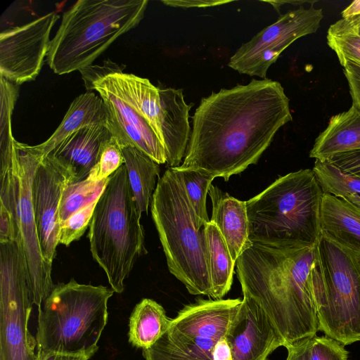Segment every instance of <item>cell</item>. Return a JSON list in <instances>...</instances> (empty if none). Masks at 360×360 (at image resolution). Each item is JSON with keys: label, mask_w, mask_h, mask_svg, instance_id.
Here are the masks:
<instances>
[{"label": "cell", "mask_w": 360, "mask_h": 360, "mask_svg": "<svg viewBox=\"0 0 360 360\" xmlns=\"http://www.w3.org/2000/svg\"><path fill=\"white\" fill-rule=\"evenodd\" d=\"M290 101L280 82L252 79L202 98L182 169L225 181L256 164L281 127L292 121Z\"/></svg>", "instance_id": "obj_1"}, {"label": "cell", "mask_w": 360, "mask_h": 360, "mask_svg": "<svg viewBox=\"0 0 360 360\" xmlns=\"http://www.w3.org/2000/svg\"><path fill=\"white\" fill-rule=\"evenodd\" d=\"M236 264L243 295L263 309L285 348L316 336L315 297L325 285L319 242L293 247L251 243Z\"/></svg>", "instance_id": "obj_2"}, {"label": "cell", "mask_w": 360, "mask_h": 360, "mask_svg": "<svg viewBox=\"0 0 360 360\" xmlns=\"http://www.w3.org/2000/svg\"><path fill=\"white\" fill-rule=\"evenodd\" d=\"M323 195L312 169L281 176L246 201L250 242L276 247L317 243Z\"/></svg>", "instance_id": "obj_3"}, {"label": "cell", "mask_w": 360, "mask_h": 360, "mask_svg": "<svg viewBox=\"0 0 360 360\" xmlns=\"http://www.w3.org/2000/svg\"><path fill=\"white\" fill-rule=\"evenodd\" d=\"M147 0H79L65 11L46 56L64 75L92 65L120 36L143 19Z\"/></svg>", "instance_id": "obj_4"}, {"label": "cell", "mask_w": 360, "mask_h": 360, "mask_svg": "<svg viewBox=\"0 0 360 360\" xmlns=\"http://www.w3.org/2000/svg\"><path fill=\"white\" fill-rule=\"evenodd\" d=\"M150 210L170 273L190 294L210 297L205 227L198 226L184 188L172 168L158 179Z\"/></svg>", "instance_id": "obj_5"}, {"label": "cell", "mask_w": 360, "mask_h": 360, "mask_svg": "<svg viewBox=\"0 0 360 360\" xmlns=\"http://www.w3.org/2000/svg\"><path fill=\"white\" fill-rule=\"evenodd\" d=\"M141 216L124 164L109 176L97 200L88 236L94 259L117 293L124 291L136 261L146 253Z\"/></svg>", "instance_id": "obj_6"}, {"label": "cell", "mask_w": 360, "mask_h": 360, "mask_svg": "<svg viewBox=\"0 0 360 360\" xmlns=\"http://www.w3.org/2000/svg\"><path fill=\"white\" fill-rule=\"evenodd\" d=\"M114 292L74 278L55 285L43 308L38 307L37 350L93 356L108 322V302Z\"/></svg>", "instance_id": "obj_7"}, {"label": "cell", "mask_w": 360, "mask_h": 360, "mask_svg": "<svg viewBox=\"0 0 360 360\" xmlns=\"http://www.w3.org/2000/svg\"><path fill=\"white\" fill-rule=\"evenodd\" d=\"M325 287L315 300L319 330L343 345L360 341V253L321 235Z\"/></svg>", "instance_id": "obj_8"}, {"label": "cell", "mask_w": 360, "mask_h": 360, "mask_svg": "<svg viewBox=\"0 0 360 360\" xmlns=\"http://www.w3.org/2000/svg\"><path fill=\"white\" fill-rule=\"evenodd\" d=\"M17 161L9 183L0 186V207L14 217L27 265L32 300L38 307L49 295L55 285L51 266L41 254L32 200V181L43 158L34 146L15 142Z\"/></svg>", "instance_id": "obj_9"}, {"label": "cell", "mask_w": 360, "mask_h": 360, "mask_svg": "<svg viewBox=\"0 0 360 360\" xmlns=\"http://www.w3.org/2000/svg\"><path fill=\"white\" fill-rule=\"evenodd\" d=\"M33 304L19 237L0 243V360H39L28 328Z\"/></svg>", "instance_id": "obj_10"}, {"label": "cell", "mask_w": 360, "mask_h": 360, "mask_svg": "<svg viewBox=\"0 0 360 360\" xmlns=\"http://www.w3.org/2000/svg\"><path fill=\"white\" fill-rule=\"evenodd\" d=\"M323 18L322 9L312 4L281 15L243 44L230 58L228 66L240 74L266 79L269 68L281 53L299 38L315 33Z\"/></svg>", "instance_id": "obj_11"}, {"label": "cell", "mask_w": 360, "mask_h": 360, "mask_svg": "<svg viewBox=\"0 0 360 360\" xmlns=\"http://www.w3.org/2000/svg\"><path fill=\"white\" fill-rule=\"evenodd\" d=\"M183 90L148 84L138 101V109L165 147L167 165L176 167L184 158L191 129Z\"/></svg>", "instance_id": "obj_12"}, {"label": "cell", "mask_w": 360, "mask_h": 360, "mask_svg": "<svg viewBox=\"0 0 360 360\" xmlns=\"http://www.w3.org/2000/svg\"><path fill=\"white\" fill-rule=\"evenodd\" d=\"M59 18L50 12L0 33V77L19 85L38 76L49 51L50 33Z\"/></svg>", "instance_id": "obj_13"}, {"label": "cell", "mask_w": 360, "mask_h": 360, "mask_svg": "<svg viewBox=\"0 0 360 360\" xmlns=\"http://www.w3.org/2000/svg\"><path fill=\"white\" fill-rule=\"evenodd\" d=\"M113 75V74H112ZM112 75L93 86L107 111V127L120 146H133L159 165L167 163L164 146L147 121L125 96Z\"/></svg>", "instance_id": "obj_14"}, {"label": "cell", "mask_w": 360, "mask_h": 360, "mask_svg": "<svg viewBox=\"0 0 360 360\" xmlns=\"http://www.w3.org/2000/svg\"><path fill=\"white\" fill-rule=\"evenodd\" d=\"M67 184L65 174L51 158H43L33 175L32 200L41 254L51 266L59 244V207Z\"/></svg>", "instance_id": "obj_15"}, {"label": "cell", "mask_w": 360, "mask_h": 360, "mask_svg": "<svg viewBox=\"0 0 360 360\" xmlns=\"http://www.w3.org/2000/svg\"><path fill=\"white\" fill-rule=\"evenodd\" d=\"M233 360H269L284 341L275 326L253 300L243 296L226 335Z\"/></svg>", "instance_id": "obj_16"}, {"label": "cell", "mask_w": 360, "mask_h": 360, "mask_svg": "<svg viewBox=\"0 0 360 360\" xmlns=\"http://www.w3.org/2000/svg\"><path fill=\"white\" fill-rule=\"evenodd\" d=\"M242 300L198 299L172 319L166 336L184 340H219L226 338Z\"/></svg>", "instance_id": "obj_17"}, {"label": "cell", "mask_w": 360, "mask_h": 360, "mask_svg": "<svg viewBox=\"0 0 360 360\" xmlns=\"http://www.w3.org/2000/svg\"><path fill=\"white\" fill-rule=\"evenodd\" d=\"M112 134L105 125L82 128L67 137L46 156L65 174L68 184L86 179Z\"/></svg>", "instance_id": "obj_18"}, {"label": "cell", "mask_w": 360, "mask_h": 360, "mask_svg": "<svg viewBox=\"0 0 360 360\" xmlns=\"http://www.w3.org/2000/svg\"><path fill=\"white\" fill-rule=\"evenodd\" d=\"M208 195L212 204L210 221L219 230L233 260L236 262L251 244L246 201L240 200L212 184Z\"/></svg>", "instance_id": "obj_19"}, {"label": "cell", "mask_w": 360, "mask_h": 360, "mask_svg": "<svg viewBox=\"0 0 360 360\" xmlns=\"http://www.w3.org/2000/svg\"><path fill=\"white\" fill-rule=\"evenodd\" d=\"M321 228L322 235L360 253V210L346 199L323 193Z\"/></svg>", "instance_id": "obj_20"}, {"label": "cell", "mask_w": 360, "mask_h": 360, "mask_svg": "<svg viewBox=\"0 0 360 360\" xmlns=\"http://www.w3.org/2000/svg\"><path fill=\"white\" fill-rule=\"evenodd\" d=\"M107 126V111L101 98L92 91L76 97L51 136L34 148L44 158L74 132L89 126Z\"/></svg>", "instance_id": "obj_21"}, {"label": "cell", "mask_w": 360, "mask_h": 360, "mask_svg": "<svg viewBox=\"0 0 360 360\" xmlns=\"http://www.w3.org/2000/svg\"><path fill=\"white\" fill-rule=\"evenodd\" d=\"M360 150V110L354 105L333 115L319 134L309 157L325 161L335 155Z\"/></svg>", "instance_id": "obj_22"}, {"label": "cell", "mask_w": 360, "mask_h": 360, "mask_svg": "<svg viewBox=\"0 0 360 360\" xmlns=\"http://www.w3.org/2000/svg\"><path fill=\"white\" fill-rule=\"evenodd\" d=\"M129 186L139 211L148 213L160 166L146 153L133 146L121 147Z\"/></svg>", "instance_id": "obj_23"}, {"label": "cell", "mask_w": 360, "mask_h": 360, "mask_svg": "<svg viewBox=\"0 0 360 360\" xmlns=\"http://www.w3.org/2000/svg\"><path fill=\"white\" fill-rule=\"evenodd\" d=\"M171 321L160 304L144 298L135 306L129 317V342L136 348L148 349L167 330Z\"/></svg>", "instance_id": "obj_24"}, {"label": "cell", "mask_w": 360, "mask_h": 360, "mask_svg": "<svg viewBox=\"0 0 360 360\" xmlns=\"http://www.w3.org/2000/svg\"><path fill=\"white\" fill-rule=\"evenodd\" d=\"M207 244L211 297L222 299L230 290L236 262L217 226L210 221L205 226Z\"/></svg>", "instance_id": "obj_25"}, {"label": "cell", "mask_w": 360, "mask_h": 360, "mask_svg": "<svg viewBox=\"0 0 360 360\" xmlns=\"http://www.w3.org/2000/svg\"><path fill=\"white\" fill-rule=\"evenodd\" d=\"M181 182L200 228L210 221L207 211V195L214 177L200 170L171 167Z\"/></svg>", "instance_id": "obj_26"}, {"label": "cell", "mask_w": 360, "mask_h": 360, "mask_svg": "<svg viewBox=\"0 0 360 360\" xmlns=\"http://www.w3.org/2000/svg\"><path fill=\"white\" fill-rule=\"evenodd\" d=\"M108 179L109 177L96 181L87 177L82 181L67 184L63 191L59 207L60 224L74 213L97 201L102 194Z\"/></svg>", "instance_id": "obj_27"}, {"label": "cell", "mask_w": 360, "mask_h": 360, "mask_svg": "<svg viewBox=\"0 0 360 360\" xmlns=\"http://www.w3.org/2000/svg\"><path fill=\"white\" fill-rule=\"evenodd\" d=\"M312 170L323 193L342 198L360 195V178L341 170L330 161L316 160Z\"/></svg>", "instance_id": "obj_28"}, {"label": "cell", "mask_w": 360, "mask_h": 360, "mask_svg": "<svg viewBox=\"0 0 360 360\" xmlns=\"http://www.w3.org/2000/svg\"><path fill=\"white\" fill-rule=\"evenodd\" d=\"M327 42L342 66L348 59L360 62V35L350 17L342 18L330 26Z\"/></svg>", "instance_id": "obj_29"}, {"label": "cell", "mask_w": 360, "mask_h": 360, "mask_svg": "<svg viewBox=\"0 0 360 360\" xmlns=\"http://www.w3.org/2000/svg\"><path fill=\"white\" fill-rule=\"evenodd\" d=\"M124 163L121 146L112 136L103 146L98 162L88 178L96 181L108 179Z\"/></svg>", "instance_id": "obj_30"}, {"label": "cell", "mask_w": 360, "mask_h": 360, "mask_svg": "<svg viewBox=\"0 0 360 360\" xmlns=\"http://www.w3.org/2000/svg\"><path fill=\"white\" fill-rule=\"evenodd\" d=\"M96 202H94L74 213L60 224L59 243L69 246L82 237L90 225Z\"/></svg>", "instance_id": "obj_31"}, {"label": "cell", "mask_w": 360, "mask_h": 360, "mask_svg": "<svg viewBox=\"0 0 360 360\" xmlns=\"http://www.w3.org/2000/svg\"><path fill=\"white\" fill-rule=\"evenodd\" d=\"M344 346L328 336H314L308 341V360H348Z\"/></svg>", "instance_id": "obj_32"}, {"label": "cell", "mask_w": 360, "mask_h": 360, "mask_svg": "<svg viewBox=\"0 0 360 360\" xmlns=\"http://www.w3.org/2000/svg\"><path fill=\"white\" fill-rule=\"evenodd\" d=\"M123 69H124V66L120 67L117 64L108 60L104 61L102 66L91 65L80 69L79 71L82 74L86 91H91L95 83L108 75L123 72Z\"/></svg>", "instance_id": "obj_33"}, {"label": "cell", "mask_w": 360, "mask_h": 360, "mask_svg": "<svg viewBox=\"0 0 360 360\" xmlns=\"http://www.w3.org/2000/svg\"><path fill=\"white\" fill-rule=\"evenodd\" d=\"M342 67L349 85L352 105L360 110V62L348 59Z\"/></svg>", "instance_id": "obj_34"}, {"label": "cell", "mask_w": 360, "mask_h": 360, "mask_svg": "<svg viewBox=\"0 0 360 360\" xmlns=\"http://www.w3.org/2000/svg\"><path fill=\"white\" fill-rule=\"evenodd\" d=\"M328 161L341 170L360 178V150L335 155Z\"/></svg>", "instance_id": "obj_35"}, {"label": "cell", "mask_w": 360, "mask_h": 360, "mask_svg": "<svg viewBox=\"0 0 360 360\" xmlns=\"http://www.w3.org/2000/svg\"><path fill=\"white\" fill-rule=\"evenodd\" d=\"M18 229L13 215L0 207V243L15 240Z\"/></svg>", "instance_id": "obj_36"}, {"label": "cell", "mask_w": 360, "mask_h": 360, "mask_svg": "<svg viewBox=\"0 0 360 360\" xmlns=\"http://www.w3.org/2000/svg\"><path fill=\"white\" fill-rule=\"evenodd\" d=\"M231 1H214V0H165L162 3L172 7L176 8H206L228 4Z\"/></svg>", "instance_id": "obj_37"}, {"label": "cell", "mask_w": 360, "mask_h": 360, "mask_svg": "<svg viewBox=\"0 0 360 360\" xmlns=\"http://www.w3.org/2000/svg\"><path fill=\"white\" fill-rule=\"evenodd\" d=\"M39 360H89L92 356L86 354H67L45 352L37 350Z\"/></svg>", "instance_id": "obj_38"}, {"label": "cell", "mask_w": 360, "mask_h": 360, "mask_svg": "<svg viewBox=\"0 0 360 360\" xmlns=\"http://www.w3.org/2000/svg\"><path fill=\"white\" fill-rule=\"evenodd\" d=\"M213 360H233L232 352L226 338L220 339L212 352Z\"/></svg>", "instance_id": "obj_39"}, {"label": "cell", "mask_w": 360, "mask_h": 360, "mask_svg": "<svg viewBox=\"0 0 360 360\" xmlns=\"http://www.w3.org/2000/svg\"><path fill=\"white\" fill-rule=\"evenodd\" d=\"M308 341L298 345L287 347L288 356L286 360H308Z\"/></svg>", "instance_id": "obj_40"}, {"label": "cell", "mask_w": 360, "mask_h": 360, "mask_svg": "<svg viewBox=\"0 0 360 360\" xmlns=\"http://www.w3.org/2000/svg\"><path fill=\"white\" fill-rule=\"evenodd\" d=\"M360 15V1H353L342 13V18Z\"/></svg>", "instance_id": "obj_41"}, {"label": "cell", "mask_w": 360, "mask_h": 360, "mask_svg": "<svg viewBox=\"0 0 360 360\" xmlns=\"http://www.w3.org/2000/svg\"><path fill=\"white\" fill-rule=\"evenodd\" d=\"M347 200L352 203L360 210V195L357 194L351 195L345 198Z\"/></svg>", "instance_id": "obj_42"}, {"label": "cell", "mask_w": 360, "mask_h": 360, "mask_svg": "<svg viewBox=\"0 0 360 360\" xmlns=\"http://www.w3.org/2000/svg\"><path fill=\"white\" fill-rule=\"evenodd\" d=\"M352 20H353L356 30L358 31L359 34L360 35V15H354V16H349Z\"/></svg>", "instance_id": "obj_43"}]
</instances>
